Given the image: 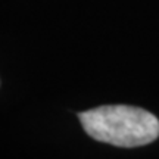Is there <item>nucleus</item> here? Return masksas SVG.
Wrapping results in <instances>:
<instances>
[{
    "label": "nucleus",
    "mask_w": 159,
    "mask_h": 159,
    "mask_svg": "<svg viewBox=\"0 0 159 159\" xmlns=\"http://www.w3.org/2000/svg\"><path fill=\"white\" fill-rule=\"evenodd\" d=\"M85 133L118 148H139L155 142L159 121L153 114L128 105H106L78 114Z\"/></svg>",
    "instance_id": "f257e3e1"
}]
</instances>
